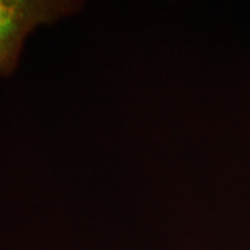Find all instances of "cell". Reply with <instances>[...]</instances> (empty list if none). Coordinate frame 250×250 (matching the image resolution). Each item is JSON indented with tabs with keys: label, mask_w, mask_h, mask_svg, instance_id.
<instances>
[{
	"label": "cell",
	"mask_w": 250,
	"mask_h": 250,
	"mask_svg": "<svg viewBox=\"0 0 250 250\" xmlns=\"http://www.w3.org/2000/svg\"><path fill=\"white\" fill-rule=\"evenodd\" d=\"M80 6L70 0H0V77L17 68L24 41L37 26L54 23Z\"/></svg>",
	"instance_id": "obj_1"
}]
</instances>
